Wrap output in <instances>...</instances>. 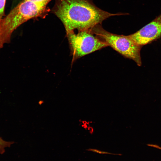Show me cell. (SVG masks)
I'll list each match as a JSON object with an SVG mask.
<instances>
[{"label": "cell", "mask_w": 161, "mask_h": 161, "mask_svg": "<svg viewBox=\"0 0 161 161\" xmlns=\"http://www.w3.org/2000/svg\"><path fill=\"white\" fill-rule=\"evenodd\" d=\"M73 60L105 47L108 44L101 41L92 32L91 29L66 32Z\"/></svg>", "instance_id": "277c9868"}, {"label": "cell", "mask_w": 161, "mask_h": 161, "mask_svg": "<svg viewBox=\"0 0 161 161\" xmlns=\"http://www.w3.org/2000/svg\"><path fill=\"white\" fill-rule=\"evenodd\" d=\"M36 2L43 3L47 5L52 0H31Z\"/></svg>", "instance_id": "9c48e42d"}, {"label": "cell", "mask_w": 161, "mask_h": 161, "mask_svg": "<svg viewBox=\"0 0 161 161\" xmlns=\"http://www.w3.org/2000/svg\"><path fill=\"white\" fill-rule=\"evenodd\" d=\"M91 29L97 37L108 46L124 57L133 60L138 66L141 65L140 52L142 46L136 44L128 35L110 33L104 29L100 24L95 25Z\"/></svg>", "instance_id": "3957f363"}, {"label": "cell", "mask_w": 161, "mask_h": 161, "mask_svg": "<svg viewBox=\"0 0 161 161\" xmlns=\"http://www.w3.org/2000/svg\"><path fill=\"white\" fill-rule=\"evenodd\" d=\"M14 143L13 141H7L3 140L0 137V154H2L5 152V148L10 147Z\"/></svg>", "instance_id": "8992f818"}, {"label": "cell", "mask_w": 161, "mask_h": 161, "mask_svg": "<svg viewBox=\"0 0 161 161\" xmlns=\"http://www.w3.org/2000/svg\"><path fill=\"white\" fill-rule=\"evenodd\" d=\"M6 0H0V22L4 14Z\"/></svg>", "instance_id": "ba28073f"}, {"label": "cell", "mask_w": 161, "mask_h": 161, "mask_svg": "<svg viewBox=\"0 0 161 161\" xmlns=\"http://www.w3.org/2000/svg\"><path fill=\"white\" fill-rule=\"evenodd\" d=\"M52 11L66 32L90 29L111 16L121 15L103 10L91 0H56Z\"/></svg>", "instance_id": "6da1fadb"}, {"label": "cell", "mask_w": 161, "mask_h": 161, "mask_svg": "<svg viewBox=\"0 0 161 161\" xmlns=\"http://www.w3.org/2000/svg\"><path fill=\"white\" fill-rule=\"evenodd\" d=\"M136 44L143 46L161 37L160 14L136 32L128 35Z\"/></svg>", "instance_id": "5b68a950"}, {"label": "cell", "mask_w": 161, "mask_h": 161, "mask_svg": "<svg viewBox=\"0 0 161 161\" xmlns=\"http://www.w3.org/2000/svg\"><path fill=\"white\" fill-rule=\"evenodd\" d=\"M160 15H161V14H160Z\"/></svg>", "instance_id": "30bf717a"}, {"label": "cell", "mask_w": 161, "mask_h": 161, "mask_svg": "<svg viewBox=\"0 0 161 161\" xmlns=\"http://www.w3.org/2000/svg\"><path fill=\"white\" fill-rule=\"evenodd\" d=\"M86 150L87 151H92L95 153H97L100 154H112L114 155H121L122 154H114L110 152H106L105 151H103L100 150H97V149H93L89 148L88 149H86Z\"/></svg>", "instance_id": "52a82bcc"}, {"label": "cell", "mask_w": 161, "mask_h": 161, "mask_svg": "<svg viewBox=\"0 0 161 161\" xmlns=\"http://www.w3.org/2000/svg\"><path fill=\"white\" fill-rule=\"evenodd\" d=\"M47 4L31 0H23L2 18L0 22V50L10 42L12 34L18 27L30 19L44 17Z\"/></svg>", "instance_id": "7a4b0ae2"}]
</instances>
